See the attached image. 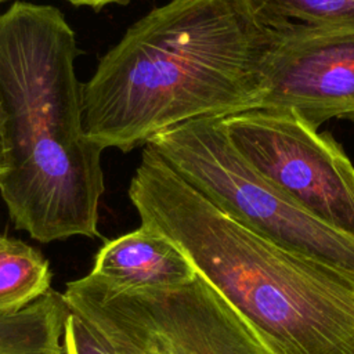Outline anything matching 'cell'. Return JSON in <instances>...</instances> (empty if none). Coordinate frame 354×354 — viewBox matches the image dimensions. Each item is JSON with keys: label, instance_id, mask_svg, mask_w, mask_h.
Listing matches in <instances>:
<instances>
[{"label": "cell", "instance_id": "1", "mask_svg": "<svg viewBox=\"0 0 354 354\" xmlns=\"http://www.w3.org/2000/svg\"><path fill=\"white\" fill-rule=\"evenodd\" d=\"M272 35L241 0H169L131 26L82 84V124L129 152L158 133L252 109Z\"/></svg>", "mask_w": 354, "mask_h": 354}, {"label": "cell", "instance_id": "2", "mask_svg": "<svg viewBox=\"0 0 354 354\" xmlns=\"http://www.w3.org/2000/svg\"><path fill=\"white\" fill-rule=\"evenodd\" d=\"M77 53L58 8L19 0L0 14V195L41 243L100 235L104 149L83 130Z\"/></svg>", "mask_w": 354, "mask_h": 354}, {"label": "cell", "instance_id": "3", "mask_svg": "<svg viewBox=\"0 0 354 354\" xmlns=\"http://www.w3.org/2000/svg\"><path fill=\"white\" fill-rule=\"evenodd\" d=\"M127 194L141 225L183 250L268 354H354V281L235 221L148 145Z\"/></svg>", "mask_w": 354, "mask_h": 354}, {"label": "cell", "instance_id": "4", "mask_svg": "<svg viewBox=\"0 0 354 354\" xmlns=\"http://www.w3.org/2000/svg\"><path fill=\"white\" fill-rule=\"evenodd\" d=\"M147 145L235 221L354 281V238L328 225L259 174L231 144L223 118L181 123L158 133Z\"/></svg>", "mask_w": 354, "mask_h": 354}, {"label": "cell", "instance_id": "5", "mask_svg": "<svg viewBox=\"0 0 354 354\" xmlns=\"http://www.w3.org/2000/svg\"><path fill=\"white\" fill-rule=\"evenodd\" d=\"M62 297L115 354H268L198 272L153 290H120L90 272L68 282Z\"/></svg>", "mask_w": 354, "mask_h": 354}, {"label": "cell", "instance_id": "6", "mask_svg": "<svg viewBox=\"0 0 354 354\" xmlns=\"http://www.w3.org/2000/svg\"><path fill=\"white\" fill-rule=\"evenodd\" d=\"M238 153L311 214L354 238V165L328 131L289 109L252 108L223 118Z\"/></svg>", "mask_w": 354, "mask_h": 354}, {"label": "cell", "instance_id": "7", "mask_svg": "<svg viewBox=\"0 0 354 354\" xmlns=\"http://www.w3.org/2000/svg\"><path fill=\"white\" fill-rule=\"evenodd\" d=\"M253 108L289 109L317 130L354 123V30L272 35Z\"/></svg>", "mask_w": 354, "mask_h": 354}, {"label": "cell", "instance_id": "8", "mask_svg": "<svg viewBox=\"0 0 354 354\" xmlns=\"http://www.w3.org/2000/svg\"><path fill=\"white\" fill-rule=\"evenodd\" d=\"M91 272L120 290L170 289L196 277L183 250L145 225L105 242Z\"/></svg>", "mask_w": 354, "mask_h": 354}, {"label": "cell", "instance_id": "9", "mask_svg": "<svg viewBox=\"0 0 354 354\" xmlns=\"http://www.w3.org/2000/svg\"><path fill=\"white\" fill-rule=\"evenodd\" d=\"M71 310L53 288L19 311L0 314V354H69Z\"/></svg>", "mask_w": 354, "mask_h": 354}, {"label": "cell", "instance_id": "10", "mask_svg": "<svg viewBox=\"0 0 354 354\" xmlns=\"http://www.w3.org/2000/svg\"><path fill=\"white\" fill-rule=\"evenodd\" d=\"M250 17L277 36L354 30V0H241Z\"/></svg>", "mask_w": 354, "mask_h": 354}, {"label": "cell", "instance_id": "11", "mask_svg": "<svg viewBox=\"0 0 354 354\" xmlns=\"http://www.w3.org/2000/svg\"><path fill=\"white\" fill-rule=\"evenodd\" d=\"M50 289L51 270L41 253L0 234V314L19 311Z\"/></svg>", "mask_w": 354, "mask_h": 354}, {"label": "cell", "instance_id": "12", "mask_svg": "<svg viewBox=\"0 0 354 354\" xmlns=\"http://www.w3.org/2000/svg\"><path fill=\"white\" fill-rule=\"evenodd\" d=\"M69 354H115L82 318L71 311L66 328Z\"/></svg>", "mask_w": 354, "mask_h": 354}, {"label": "cell", "instance_id": "13", "mask_svg": "<svg viewBox=\"0 0 354 354\" xmlns=\"http://www.w3.org/2000/svg\"><path fill=\"white\" fill-rule=\"evenodd\" d=\"M69 3H72L73 6H86V7H91V8H102L108 4H122V3H127L130 0H66Z\"/></svg>", "mask_w": 354, "mask_h": 354}, {"label": "cell", "instance_id": "14", "mask_svg": "<svg viewBox=\"0 0 354 354\" xmlns=\"http://www.w3.org/2000/svg\"><path fill=\"white\" fill-rule=\"evenodd\" d=\"M4 169V148H3V137H1V120H0V173Z\"/></svg>", "mask_w": 354, "mask_h": 354}, {"label": "cell", "instance_id": "15", "mask_svg": "<svg viewBox=\"0 0 354 354\" xmlns=\"http://www.w3.org/2000/svg\"><path fill=\"white\" fill-rule=\"evenodd\" d=\"M3 1H4V0H0V4H1V3H3Z\"/></svg>", "mask_w": 354, "mask_h": 354}]
</instances>
